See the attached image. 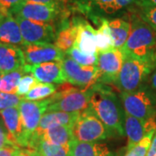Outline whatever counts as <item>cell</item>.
<instances>
[{"label": "cell", "mask_w": 156, "mask_h": 156, "mask_svg": "<svg viewBox=\"0 0 156 156\" xmlns=\"http://www.w3.org/2000/svg\"><path fill=\"white\" fill-rule=\"evenodd\" d=\"M91 89L89 107L106 127L115 134L123 135L124 115L115 94L104 83H96Z\"/></svg>", "instance_id": "1"}, {"label": "cell", "mask_w": 156, "mask_h": 156, "mask_svg": "<svg viewBox=\"0 0 156 156\" xmlns=\"http://www.w3.org/2000/svg\"><path fill=\"white\" fill-rule=\"evenodd\" d=\"M124 56L156 60V30L140 17H134L125 45L121 49Z\"/></svg>", "instance_id": "2"}, {"label": "cell", "mask_w": 156, "mask_h": 156, "mask_svg": "<svg viewBox=\"0 0 156 156\" xmlns=\"http://www.w3.org/2000/svg\"><path fill=\"white\" fill-rule=\"evenodd\" d=\"M155 65V59L124 56L122 66L115 84L122 92L135 91L141 88Z\"/></svg>", "instance_id": "3"}, {"label": "cell", "mask_w": 156, "mask_h": 156, "mask_svg": "<svg viewBox=\"0 0 156 156\" xmlns=\"http://www.w3.org/2000/svg\"><path fill=\"white\" fill-rule=\"evenodd\" d=\"M72 132L74 140L82 142H97L115 134L103 124L90 107L80 114L73 126Z\"/></svg>", "instance_id": "4"}, {"label": "cell", "mask_w": 156, "mask_h": 156, "mask_svg": "<svg viewBox=\"0 0 156 156\" xmlns=\"http://www.w3.org/2000/svg\"><path fill=\"white\" fill-rule=\"evenodd\" d=\"M121 99L125 114L142 120L155 117L156 100L147 89L141 87L133 92H122Z\"/></svg>", "instance_id": "5"}, {"label": "cell", "mask_w": 156, "mask_h": 156, "mask_svg": "<svg viewBox=\"0 0 156 156\" xmlns=\"http://www.w3.org/2000/svg\"><path fill=\"white\" fill-rule=\"evenodd\" d=\"M91 87L86 90L76 89H65L50 97L51 103L48 112H80L89 107L91 97Z\"/></svg>", "instance_id": "6"}, {"label": "cell", "mask_w": 156, "mask_h": 156, "mask_svg": "<svg viewBox=\"0 0 156 156\" xmlns=\"http://www.w3.org/2000/svg\"><path fill=\"white\" fill-rule=\"evenodd\" d=\"M50 103V98L41 101H26L23 99L20 102L18 108L22 119L23 138L26 148L28 147L31 136L38 128L41 118L47 111Z\"/></svg>", "instance_id": "7"}, {"label": "cell", "mask_w": 156, "mask_h": 156, "mask_svg": "<svg viewBox=\"0 0 156 156\" xmlns=\"http://www.w3.org/2000/svg\"><path fill=\"white\" fill-rule=\"evenodd\" d=\"M124 61V55L120 49L114 48L97 52V75L95 83H115Z\"/></svg>", "instance_id": "8"}, {"label": "cell", "mask_w": 156, "mask_h": 156, "mask_svg": "<svg viewBox=\"0 0 156 156\" xmlns=\"http://www.w3.org/2000/svg\"><path fill=\"white\" fill-rule=\"evenodd\" d=\"M60 11V5L38 4L24 0L13 9L11 15L35 22L50 23L56 19Z\"/></svg>", "instance_id": "9"}, {"label": "cell", "mask_w": 156, "mask_h": 156, "mask_svg": "<svg viewBox=\"0 0 156 156\" xmlns=\"http://www.w3.org/2000/svg\"><path fill=\"white\" fill-rule=\"evenodd\" d=\"M14 17L19 24L25 44L37 43L51 44L55 42L56 34L52 24L35 22L17 16Z\"/></svg>", "instance_id": "10"}, {"label": "cell", "mask_w": 156, "mask_h": 156, "mask_svg": "<svg viewBox=\"0 0 156 156\" xmlns=\"http://www.w3.org/2000/svg\"><path fill=\"white\" fill-rule=\"evenodd\" d=\"M25 62L39 64L50 62H62L65 53L59 50L55 44L49 43L28 44L22 46Z\"/></svg>", "instance_id": "11"}, {"label": "cell", "mask_w": 156, "mask_h": 156, "mask_svg": "<svg viewBox=\"0 0 156 156\" xmlns=\"http://www.w3.org/2000/svg\"><path fill=\"white\" fill-rule=\"evenodd\" d=\"M66 82L76 86H89L95 83L97 75L96 65L83 66L74 61L70 57H64L61 62Z\"/></svg>", "instance_id": "12"}, {"label": "cell", "mask_w": 156, "mask_h": 156, "mask_svg": "<svg viewBox=\"0 0 156 156\" xmlns=\"http://www.w3.org/2000/svg\"><path fill=\"white\" fill-rule=\"evenodd\" d=\"M155 130V117L142 120L125 114L124 132L128 137V150L140 142L148 133Z\"/></svg>", "instance_id": "13"}, {"label": "cell", "mask_w": 156, "mask_h": 156, "mask_svg": "<svg viewBox=\"0 0 156 156\" xmlns=\"http://www.w3.org/2000/svg\"><path fill=\"white\" fill-rule=\"evenodd\" d=\"M23 69L41 83H63L66 82L61 62H50L39 64H25Z\"/></svg>", "instance_id": "14"}, {"label": "cell", "mask_w": 156, "mask_h": 156, "mask_svg": "<svg viewBox=\"0 0 156 156\" xmlns=\"http://www.w3.org/2000/svg\"><path fill=\"white\" fill-rule=\"evenodd\" d=\"M6 129L13 145L25 147L22 119L18 107L0 110Z\"/></svg>", "instance_id": "15"}, {"label": "cell", "mask_w": 156, "mask_h": 156, "mask_svg": "<svg viewBox=\"0 0 156 156\" xmlns=\"http://www.w3.org/2000/svg\"><path fill=\"white\" fill-rule=\"evenodd\" d=\"M21 48L0 43V75L17 70L25 65Z\"/></svg>", "instance_id": "16"}, {"label": "cell", "mask_w": 156, "mask_h": 156, "mask_svg": "<svg viewBox=\"0 0 156 156\" xmlns=\"http://www.w3.org/2000/svg\"><path fill=\"white\" fill-rule=\"evenodd\" d=\"M76 23V37L74 47H76L80 51L86 55L97 54L96 43H95V30L89 23L77 19L75 20Z\"/></svg>", "instance_id": "17"}, {"label": "cell", "mask_w": 156, "mask_h": 156, "mask_svg": "<svg viewBox=\"0 0 156 156\" xmlns=\"http://www.w3.org/2000/svg\"><path fill=\"white\" fill-rule=\"evenodd\" d=\"M0 43L16 46L25 44L19 24L11 14L2 15L0 17Z\"/></svg>", "instance_id": "18"}, {"label": "cell", "mask_w": 156, "mask_h": 156, "mask_svg": "<svg viewBox=\"0 0 156 156\" xmlns=\"http://www.w3.org/2000/svg\"><path fill=\"white\" fill-rule=\"evenodd\" d=\"M81 112H48L41 118L39 126L33 134H39L54 126H67L73 128Z\"/></svg>", "instance_id": "19"}, {"label": "cell", "mask_w": 156, "mask_h": 156, "mask_svg": "<svg viewBox=\"0 0 156 156\" xmlns=\"http://www.w3.org/2000/svg\"><path fill=\"white\" fill-rule=\"evenodd\" d=\"M70 156H117L105 144L82 142L74 140L69 144Z\"/></svg>", "instance_id": "20"}, {"label": "cell", "mask_w": 156, "mask_h": 156, "mask_svg": "<svg viewBox=\"0 0 156 156\" xmlns=\"http://www.w3.org/2000/svg\"><path fill=\"white\" fill-rule=\"evenodd\" d=\"M31 138H39L50 143L62 146H69L71 141L74 140L72 128L62 125L51 127L41 134H33Z\"/></svg>", "instance_id": "21"}, {"label": "cell", "mask_w": 156, "mask_h": 156, "mask_svg": "<svg viewBox=\"0 0 156 156\" xmlns=\"http://www.w3.org/2000/svg\"><path fill=\"white\" fill-rule=\"evenodd\" d=\"M27 148L39 156H70L69 146L56 145L39 138H31Z\"/></svg>", "instance_id": "22"}, {"label": "cell", "mask_w": 156, "mask_h": 156, "mask_svg": "<svg viewBox=\"0 0 156 156\" xmlns=\"http://www.w3.org/2000/svg\"><path fill=\"white\" fill-rule=\"evenodd\" d=\"M108 28L116 49H122L129 36L131 23L122 18H115L108 21Z\"/></svg>", "instance_id": "23"}, {"label": "cell", "mask_w": 156, "mask_h": 156, "mask_svg": "<svg viewBox=\"0 0 156 156\" xmlns=\"http://www.w3.org/2000/svg\"><path fill=\"white\" fill-rule=\"evenodd\" d=\"M76 31H77V28L75 20L71 23H66L56 33L55 45L62 52L66 53L70 48H72L75 44L76 37Z\"/></svg>", "instance_id": "24"}, {"label": "cell", "mask_w": 156, "mask_h": 156, "mask_svg": "<svg viewBox=\"0 0 156 156\" xmlns=\"http://www.w3.org/2000/svg\"><path fill=\"white\" fill-rule=\"evenodd\" d=\"M78 8L84 12L96 10L105 14H114L118 11L116 0H77Z\"/></svg>", "instance_id": "25"}, {"label": "cell", "mask_w": 156, "mask_h": 156, "mask_svg": "<svg viewBox=\"0 0 156 156\" xmlns=\"http://www.w3.org/2000/svg\"><path fill=\"white\" fill-rule=\"evenodd\" d=\"M95 43L97 52H102L114 49V42L108 28V21L101 19L100 27L95 30Z\"/></svg>", "instance_id": "26"}, {"label": "cell", "mask_w": 156, "mask_h": 156, "mask_svg": "<svg viewBox=\"0 0 156 156\" xmlns=\"http://www.w3.org/2000/svg\"><path fill=\"white\" fill-rule=\"evenodd\" d=\"M26 74L23 67L18 69L17 70L6 73L2 75L0 82V92L16 94L17 85L19 83L21 78Z\"/></svg>", "instance_id": "27"}, {"label": "cell", "mask_w": 156, "mask_h": 156, "mask_svg": "<svg viewBox=\"0 0 156 156\" xmlns=\"http://www.w3.org/2000/svg\"><path fill=\"white\" fill-rule=\"evenodd\" d=\"M56 87L54 84L38 83L30 89V91L27 95L23 97V99L26 101L43 100L44 98L53 95L56 92Z\"/></svg>", "instance_id": "28"}, {"label": "cell", "mask_w": 156, "mask_h": 156, "mask_svg": "<svg viewBox=\"0 0 156 156\" xmlns=\"http://www.w3.org/2000/svg\"><path fill=\"white\" fill-rule=\"evenodd\" d=\"M65 55H67L69 57L72 58L74 61H76L77 63L83 65V66H93L96 65V62H97V54L95 55H86L83 54L82 51L78 50L76 47L70 48L65 53Z\"/></svg>", "instance_id": "29"}, {"label": "cell", "mask_w": 156, "mask_h": 156, "mask_svg": "<svg viewBox=\"0 0 156 156\" xmlns=\"http://www.w3.org/2000/svg\"><path fill=\"white\" fill-rule=\"evenodd\" d=\"M154 132L148 133L140 142H138L133 147H131L130 149H128L127 151V154L124 156H147Z\"/></svg>", "instance_id": "30"}, {"label": "cell", "mask_w": 156, "mask_h": 156, "mask_svg": "<svg viewBox=\"0 0 156 156\" xmlns=\"http://www.w3.org/2000/svg\"><path fill=\"white\" fill-rule=\"evenodd\" d=\"M38 83V82L37 81V79L34 77L33 76L31 75H24L19 83L17 85V94L19 96H24L28 94L29 92L30 91V89L33 88L34 86H36L37 84Z\"/></svg>", "instance_id": "31"}, {"label": "cell", "mask_w": 156, "mask_h": 156, "mask_svg": "<svg viewBox=\"0 0 156 156\" xmlns=\"http://www.w3.org/2000/svg\"><path fill=\"white\" fill-rule=\"evenodd\" d=\"M23 101V97L17 94L0 92V110L18 107Z\"/></svg>", "instance_id": "32"}, {"label": "cell", "mask_w": 156, "mask_h": 156, "mask_svg": "<svg viewBox=\"0 0 156 156\" xmlns=\"http://www.w3.org/2000/svg\"><path fill=\"white\" fill-rule=\"evenodd\" d=\"M139 17L156 30V6L140 8Z\"/></svg>", "instance_id": "33"}, {"label": "cell", "mask_w": 156, "mask_h": 156, "mask_svg": "<svg viewBox=\"0 0 156 156\" xmlns=\"http://www.w3.org/2000/svg\"><path fill=\"white\" fill-rule=\"evenodd\" d=\"M24 0H0V13L2 15L11 14V11Z\"/></svg>", "instance_id": "34"}, {"label": "cell", "mask_w": 156, "mask_h": 156, "mask_svg": "<svg viewBox=\"0 0 156 156\" xmlns=\"http://www.w3.org/2000/svg\"><path fill=\"white\" fill-rule=\"evenodd\" d=\"M20 147L17 146L7 145L0 148V156H17Z\"/></svg>", "instance_id": "35"}, {"label": "cell", "mask_w": 156, "mask_h": 156, "mask_svg": "<svg viewBox=\"0 0 156 156\" xmlns=\"http://www.w3.org/2000/svg\"><path fill=\"white\" fill-rule=\"evenodd\" d=\"M7 145H13V143L11 142V139H10L9 134L5 130L4 127L0 123V148Z\"/></svg>", "instance_id": "36"}, {"label": "cell", "mask_w": 156, "mask_h": 156, "mask_svg": "<svg viewBox=\"0 0 156 156\" xmlns=\"http://www.w3.org/2000/svg\"><path fill=\"white\" fill-rule=\"evenodd\" d=\"M134 4L139 8L156 6V0H135Z\"/></svg>", "instance_id": "37"}, {"label": "cell", "mask_w": 156, "mask_h": 156, "mask_svg": "<svg viewBox=\"0 0 156 156\" xmlns=\"http://www.w3.org/2000/svg\"><path fill=\"white\" fill-rule=\"evenodd\" d=\"M38 4H44V5H61L62 2L63 0H25Z\"/></svg>", "instance_id": "38"}, {"label": "cell", "mask_w": 156, "mask_h": 156, "mask_svg": "<svg viewBox=\"0 0 156 156\" xmlns=\"http://www.w3.org/2000/svg\"><path fill=\"white\" fill-rule=\"evenodd\" d=\"M147 156H156V130L152 138L150 147H149V150L147 152Z\"/></svg>", "instance_id": "39"}, {"label": "cell", "mask_w": 156, "mask_h": 156, "mask_svg": "<svg viewBox=\"0 0 156 156\" xmlns=\"http://www.w3.org/2000/svg\"><path fill=\"white\" fill-rule=\"evenodd\" d=\"M135 2V0H116V7L117 10L120 11L123 8L130 5L131 4H133Z\"/></svg>", "instance_id": "40"}, {"label": "cell", "mask_w": 156, "mask_h": 156, "mask_svg": "<svg viewBox=\"0 0 156 156\" xmlns=\"http://www.w3.org/2000/svg\"><path fill=\"white\" fill-rule=\"evenodd\" d=\"M17 156H30V150L28 148H24V149L20 148Z\"/></svg>", "instance_id": "41"}, {"label": "cell", "mask_w": 156, "mask_h": 156, "mask_svg": "<svg viewBox=\"0 0 156 156\" xmlns=\"http://www.w3.org/2000/svg\"><path fill=\"white\" fill-rule=\"evenodd\" d=\"M151 83H152L153 89H154V91L156 92V70L154 72V74L152 75V77H151Z\"/></svg>", "instance_id": "42"}, {"label": "cell", "mask_w": 156, "mask_h": 156, "mask_svg": "<svg viewBox=\"0 0 156 156\" xmlns=\"http://www.w3.org/2000/svg\"><path fill=\"white\" fill-rule=\"evenodd\" d=\"M30 156H38V154L35 152V151L30 150Z\"/></svg>", "instance_id": "43"}, {"label": "cell", "mask_w": 156, "mask_h": 156, "mask_svg": "<svg viewBox=\"0 0 156 156\" xmlns=\"http://www.w3.org/2000/svg\"><path fill=\"white\" fill-rule=\"evenodd\" d=\"M1 78H2V75H0V82H1Z\"/></svg>", "instance_id": "44"}, {"label": "cell", "mask_w": 156, "mask_h": 156, "mask_svg": "<svg viewBox=\"0 0 156 156\" xmlns=\"http://www.w3.org/2000/svg\"><path fill=\"white\" fill-rule=\"evenodd\" d=\"M1 16H2V14H1V13H0V17H1Z\"/></svg>", "instance_id": "45"}, {"label": "cell", "mask_w": 156, "mask_h": 156, "mask_svg": "<svg viewBox=\"0 0 156 156\" xmlns=\"http://www.w3.org/2000/svg\"><path fill=\"white\" fill-rule=\"evenodd\" d=\"M38 156H39V155H38Z\"/></svg>", "instance_id": "46"}]
</instances>
